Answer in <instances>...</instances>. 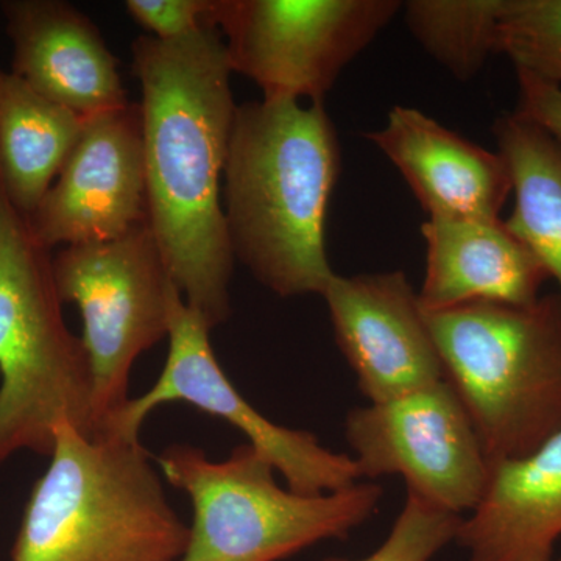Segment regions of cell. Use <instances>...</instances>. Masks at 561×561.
I'll return each instance as SVG.
<instances>
[{"label": "cell", "mask_w": 561, "mask_h": 561, "mask_svg": "<svg viewBox=\"0 0 561 561\" xmlns=\"http://www.w3.org/2000/svg\"><path fill=\"white\" fill-rule=\"evenodd\" d=\"M168 305L169 353L164 370L151 389L130 398L102 435L139 442L140 427L154 409L168 402H186L242 432L249 445L271 461L287 489L295 493L316 496L362 481L359 468L348 454L324 448L311 432L273 423L239 393L217 362L209 324L184 301L173 283Z\"/></svg>", "instance_id": "9c48e42d"}, {"label": "cell", "mask_w": 561, "mask_h": 561, "mask_svg": "<svg viewBox=\"0 0 561 561\" xmlns=\"http://www.w3.org/2000/svg\"><path fill=\"white\" fill-rule=\"evenodd\" d=\"M461 519L459 515L438 511L408 493L389 537L375 552L359 560L324 561H431L446 545L456 541Z\"/></svg>", "instance_id": "44dd1931"}, {"label": "cell", "mask_w": 561, "mask_h": 561, "mask_svg": "<svg viewBox=\"0 0 561 561\" xmlns=\"http://www.w3.org/2000/svg\"><path fill=\"white\" fill-rule=\"evenodd\" d=\"M365 136L400 171L427 219H501L512 179L500 153L412 106H394L386 125Z\"/></svg>", "instance_id": "5bb4252c"}, {"label": "cell", "mask_w": 561, "mask_h": 561, "mask_svg": "<svg viewBox=\"0 0 561 561\" xmlns=\"http://www.w3.org/2000/svg\"><path fill=\"white\" fill-rule=\"evenodd\" d=\"M519 102L515 113L538 125L561 144V88L516 72Z\"/></svg>", "instance_id": "603a6c76"}, {"label": "cell", "mask_w": 561, "mask_h": 561, "mask_svg": "<svg viewBox=\"0 0 561 561\" xmlns=\"http://www.w3.org/2000/svg\"><path fill=\"white\" fill-rule=\"evenodd\" d=\"M162 478L191 497L194 519L180 561H279L317 542L346 538L378 511L375 482L306 496L283 489L275 468L249 443L225 460L192 445L157 457Z\"/></svg>", "instance_id": "8992f818"}, {"label": "cell", "mask_w": 561, "mask_h": 561, "mask_svg": "<svg viewBox=\"0 0 561 561\" xmlns=\"http://www.w3.org/2000/svg\"><path fill=\"white\" fill-rule=\"evenodd\" d=\"M142 88L147 216L169 275L210 330L230 317L234 267L221 181L236 105L217 28L133 43Z\"/></svg>", "instance_id": "6da1fadb"}, {"label": "cell", "mask_w": 561, "mask_h": 561, "mask_svg": "<svg viewBox=\"0 0 561 561\" xmlns=\"http://www.w3.org/2000/svg\"><path fill=\"white\" fill-rule=\"evenodd\" d=\"M54 275L61 301L73 302L81 313L101 437L130 401L135 362L169 337L173 280L149 224L114 241L62 247L54 256Z\"/></svg>", "instance_id": "52a82bcc"}, {"label": "cell", "mask_w": 561, "mask_h": 561, "mask_svg": "<svg viewBox=\"0 0 561 561\" xmlns=\"http://www.w3.org/2000/svg\"><path fill=\"white\" fill-rule=\"evenodd\" d=\"M426 320L490 463L530 456L561 432L559 294L529 306L472 302Z\"/></svg>", "instance_id": "5b68a950"}, {"label": "cell", "mask_w": 561, "mask_h": 561, "mask_svg": "<svg viewBox=\"0 0 561 561\" xmlns=\"http://www.w3.org/2000/svg\"><path fill=\"white\" fill-rule=\"evenodd\" d=\"M504 0H412L402 3L413 38L456 79H472L497 54Z\"/></svg>", "instance_id": "d6986e66"}, {"label": "cell", "mask_w": 561, "mask_h": 561, "mask_svg": "<svg viewBox=\"0 0 561 561\" xmlns=\"http://www.w3.org/2000/svg\"><path fill=\"white\" fill-rule=\"evenodd\" d=\"M13 69L84 121L130 105L116 57L90 18L61 0H5Z\"/></svg>", "instance_id": "4fadbf2b"}, {"label": "cell", "mask_w": 561, "mask_h": 561, "mask_svg": "<svg viewBox=\"0 0 561 561\" xmlns=\"http://www.w3.org/2000/svg\"><path fill=\"white\" fill-rule=\"evenodd\" d=\"M28 220L50 250L114 241L149 224L139 105L84 121L76 147Z\"/></svg>", "instance_id": "8fae6325"}, {"label": "cell", "mask_w": 561, "mask_h": 561, "mask_svg": "<svg viewBox=\"0 0 561 561\" xmlns=\"http://www.w3.org/2000/svg\"><path fill=\"white\" fill-rule=\"evenodd\" d=\"M11 561H180L190 526L165 496L139 442L55 427Z\"/></svg>", "instance_id": "3957f363"}, {"label": "cell", "mask_w": 561, "mask_h": 561, "mask_svg": "<svg viewBox=\"0 0 561 561\" xmlns=\"http://www.w3.org/2000/svg\"><path fill=\"white\" fill-rule=\"evenodd\" d=\"M345 437L364 481L401 476L408 493L461 516L478 507L490 461L451 383H434L346 416Z\"/></svg>", "instance_id": "30bf717a"}, {"label": "cell", "mask_w": 561, "mask_h": 561, "mask_svg": "<svg viewBox=\"0 0 561 561\" xmlns=\"http://www.w3.org/2000/svg\"><path fill=\"white\" fill-rule=\"evenodd\" d=\"M84 119L0 69V184L31 217L76 147Z\"/></svg>", "instance_id": "e0dca14e"}, {"label": "cell", "mask_w": 561, "mask_h": 561, "mask_svg": "<svg viewBox=\"0 0 561 561\" xmlns=\"http://www.w3.org/2000/svg\"><path fill=\"white\" fill-rule=\"evenodd\" d=\"M62 305L51 250L0 184V465L50 457L62 421L98 437L90 357Z\"/></svg>", "instance_id": "277c9868"}, {"label": "cell", "mask_w": 561, "mask_h": 561, "mask_svg": "<svg viewBox=\"0 0 561 561\" xmlns=\"http://www.w3.org/2000/svg\"><path fill=\"white\" fill-rule=\"evenodd\" d=\"M400 10L398 0H219L217 31L232 72L264 101L323 103Z\"/></svg>", "instance_id": "ba28073f"}, {"label": "cell", "mask_w": 561, "mask_h": 561, "mask_svg": "<svg viewBox=\"0 0 561 561\" xmlns=\"http://www.w3.org/2000/svg\"><path fill=\"white\" fill-rule=\"evenodd\" d=\"M219 0H127L125 9L150 36L176 41L217 28Z\"/></svg>", "instance_id": "7402d4cb"}, {"label": "cell", "mask_w": 561, "mask_h": 561, "mask_svg": "<svg viewBox=\"0 0 561 561\" xmlns=\"http://www.w3.org/2000/svg\"><path fill=\"white\" fill-rule=\"evenodd\" d=\"M321 297L330 309L335 343L373 404L445 379L426 313L404 273H335Z\"/></svg>", "instance_id": "7c38bea8"}, {"label": "cell", "mask_w": 561, "mask_h": 561, "mask_svg": "<svg viewBox=\"0 0 561 561\" xmlns=\"http://www.w3.org/2000/svg\"><path fill=\"white\" fill-rule=\"evenodd\" d=\"M341 160L323 103L236 110L221 183L228 238L234 260L278 297L323 295L334 278L327 216Z\"/></svg>", "instance_id": "7a4b0ae2"}, {"label": "cell", "mask_w": 561, "mask_h": 561, "mask_svg": "<svg viewBox=\"0 0 561 561\" xmlns=\"http://www.w3.org/2000/svg\"><path fill=\"white\" fill-rule=\"evenodd\" d=\"M561 537V432L530 456L490 463L456 541L468 561H552Z\"/></svg>", "instance_id": "2e32d148"}, {"label": "cell", "mask_w": 561, "mask_h": 561, "mask_svg": "<svg viewBox=\"0 0 561 561\" xmlns=\"http://www.w3.org/2000/svg\"><path fill=\"white\" fill-rule=\"evenodd\" d=\"M493 135L515 195L505 225L557 280L561 298V144L516 113L497 117Z\"/></svg>", "instance_id": "ac0fdd59"}, {"label": "cell", "mask_w": 561, "mask_h": 561, "mask_svg": "<svg viewBox=\"0 0 561 561\" xmlns=\"http://www.w3.org/2000/svg\"><path fill=\"white\" fill-rule=\"evenodd\" d=\"M497 54L516 72L561 88V0H504Z\"/></svg>", "instance_id": "ffe728a7"}, {"label": "cell", "mask_w": 561, "mask_h": 561, "mask_svg": "<svg viewBox=\"0 0 561 561\" xmlns=\"http://www.w3.org/2000/svg\"><path fill=\"white\" fill-rule=\"evenodd\" d=\"M421 234L426 273L419 300L426 313L472 302L534 305L551 279L504 220L427 219Z\"/></svg>", "instance_id": "9a60e30c"}, {"label": "cell", "mask_w": 561, "mask_h": 561, "mask_svg": "<svg viewBox=\"0 0 561 561\" xmlns=\"http://www.w3.org/2000/svg\"><path fill=\"white\" fill-rule=\"evenodd\" d=\"M552 561H561V560H552Z\"/></svg>", "instance_id": "cb8c5ba5"}]
</instances>
